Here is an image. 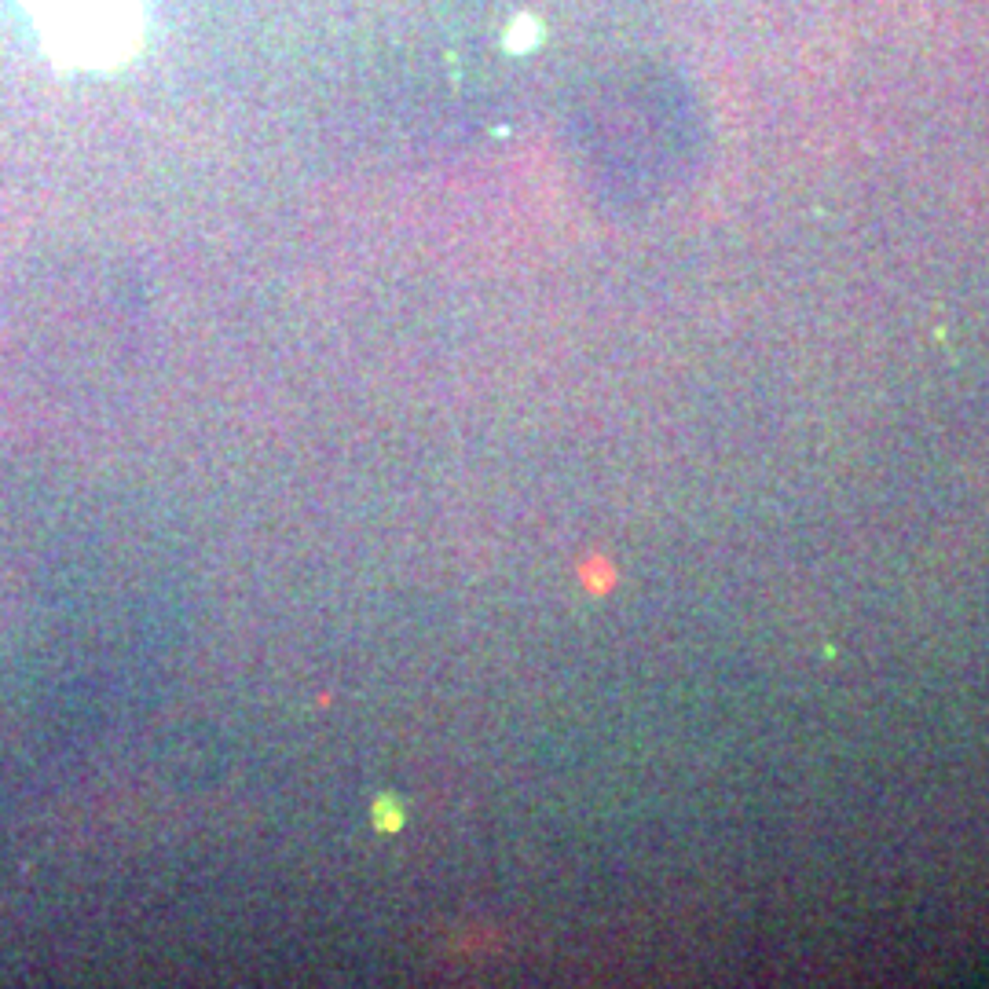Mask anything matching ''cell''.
I'll use <instances>...</instances> for the list:
<instances>
[{
  "label": "cell",
  "instance_id": "cell-1",
  "mask_svg": "<svg viewBox=\"0 0 989 989\" xmlns=\"http://www.w3.org/2000/svg\"><path fill=\"white\" fill-rule=\"evenodd\" d=\"M45 56L78 74L125 67L143 45V0H16Z\"/></svg>",
  "mask_w": 989,
  "mask_h": 989
}]
</instances>
